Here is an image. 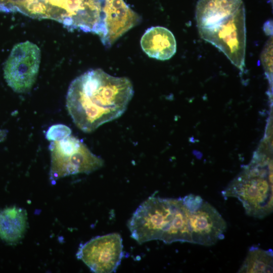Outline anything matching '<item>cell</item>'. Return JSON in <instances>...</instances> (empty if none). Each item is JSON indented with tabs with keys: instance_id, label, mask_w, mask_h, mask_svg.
Segmentation results:
<instances>
[{
	"instance_id": "cell-3",
	"label": "cell",
	"mask_w": 273,
	"mask_h": 273,
	"mask_svg": "<svg viewBox=\"0 0 273 273\" xmlns=\"http://www.w3.org/2000/svg\"><path fill=\"white\" fill-rule=\"evenodd\" d=\"M225 197H235L246 213L262 218L272 211V161L252 160L222 192Z\"/></svg>"
},
{
	"instance_id": "cell-2",
	"label": "cell",
	"mask_w": 273,
	"mask_h": 273,
	"mask_svg": "<svg viewBox=\"0 0 273 273\" xmlns=\"http://www.w3.org/2000/svg\"><path fill=\"white\" fill-rule=\"evenodd\" d=\"M195 18L201 38L218 48L243 72L246 29L242 0H199Z\"/></svg>"
},
{
	"instance_id": "cell-8",
	"label": "cell",
	"mask_w": 273,
	"mask_h": 273,
	"mask_svg": "<svg viewBox=\"0 0 273 273\" xmlns=\"http://www.w3.org/2000/svg\"><path fill=\"white\" fill-rule=\"evenodd\" d=\"M122 239L118 233L97 236L81 244L76 253L94 272H115L123 257Z\"/></svg>"
},
{
	"instance_id": "cell-14",
	"label": "cell",
	"mask_w": 273,
	"mask_h": 273,
	"mask_svg": "<svg viewBox=\"0 0 273 273\" xmlns=\"http://www.w3.org/2000/svg\"><path fill=\"white\" fill-rule=\"evenodd\" d=\"M71 130L67 126L58 124L51 126L46 132V138L49 141H58L70 135Z\"/></svg>"
},
{
	"instance_id": "cell-15",
	"label": "cell",
	"mask_w": 273,
	"mask_h": 273,
	"mask_svg": "<svg viewBox=\"0 0 273 273\" xmlns=\"http://www.w3.org/2000/svg\"><path fill=\"white\" fill-rule=\"evenodd\" d=\"M7 131L5 129H0V142L3 141L6 138Z\"/></svg>"
},
{
	"instance_id": "cell-9",
	"label": "cell",
	"mask_w": 273,
	"mask_h": 273,
	"mask_svg": "<svg viewBox=\"0 0 273 273\" xmlns=\"http://www.w3.org/2000/svg\"><path fill=\"white\" fill-rule=\"evenodd\" d=\"M141 46L149 57L162 61L170 59L176 51L174 35L162 26L148 29L141 38Z\"/></svg>"
},
{
	"instance_id": "cell-4",
	"label": "cell",
	"mask_w": 273,
	"mask_h": 273,
	"mask_svg": "<svg viewBox=\"0 0 273 273\" xmlns=\"http://www.w3.org/2000/svg\"><path fill=\"white\" fill-rule=\"evenodd\" d=\"M178 198L151 196L133 212L128 222L131 237L139 244L161 240L170 226Z\"/></svg>"
},
{
	"instance_id": "cell-6",
	"label": "cell",
	"mask_w": 273,
	"mask_h": 273,
	"mask_svg": "<svg viewBox=\"0 0 273 273\" xmlns=\"http://www.w3.org/2000/svg\"><path fill=\"white\" fill-rule=\"evenodd\" d=\"M181 198L188 211L192 243L209 246L224 238L226 223L213 206L194 194Z\"/></svg>"
},
{
	"instance_id": "cell-7",
	"label": "cell",
	"mask_w": 273,
	"mask_h": 273,
	"mask_svg": "<svg viewBox=\"0 0 273 273\" xmlns=\"http://www.w3.org/2000/svg\"><path fill=\"white\" fill-rule=\"evenodd\" d=\"M41 52L38 47L29 41L16 44L4 67V75L8 85L17 93L29 92L38 73Z\"/></svg>"
},
{
	"instance_id": "cell-5",
	"label": "cell",
	"mask_w": 273,
	"mask_h": 273,
	"mask_svg": "<svg viewBox=\"0 0 273 273\" xmlns=\"http://www.w3.org/2000/svg\"><path fill=\"white\" fill-rule=\"evenodd\" d=\"M49 149L50 178L53 184L66 176L92 173L104 165V161L101 157L94 154L82 141L73 136L53 141Z\"/></svg>"
},
{
	"instance_id": "cell-11",
	"label": "cell",
	"mask_w": 273,
	"mask_h": 273,
	"mask_svg": "<svg viewBox=\"0 0 273 273\" xmlns=\"http://www.w3.org/2000/svg\"><path fill=\"white\" fill-rule=\"evenodd\" d=\"M166 244L180 242L192 243L187 209L182 198H178L174 216L170 228L162 237Z\"/></svg>"
},
{
	"instance_id": "cell-10",
	"label": "cell",
	"mask_w": 273,
	"mask_h": 273,
	"mask_svg": "<svg viewBox=\"0 0 273 273\" xmlns=\"http://www.w3.org/2000/svg\"><path fill=\"white\" fill-rule=\"evenodd\" d=\"M27 227L25 210L16 206L9 207L0 211V238L10 244L22 239Z\"/></svg>"
},
{
	"instance_id": "cell-12",
	"label": "cell",
	"mask_w": 273,
	"mask_h": 273,
	"mask_svg": "<svg viewBox=\"0 0 273 273\" xmlns=\"http://www.w3.org/2000/svg\"><path fill=\"white\" fill-rule=\"evenodd\" d=\"M273 254L271 249L263 250L257 246L249 248L238 272H272Z\"/></svg>"
},
{
	"instance_id": "cell-13",
	"label": "cell",
	"mask_w": 273,
	"mask_h": 273,
	"mask_svg": "<svg viewBox=\"0 0 273 273\" xmlns=\"http://www.w3.org/2000/svg\"><path fill=\"white\" fill-rule=\"evenodd\" d=\"M272 38L268 39L262 51L261 60L266 74L270 83H272Z\"/></svg>"
},
{
	"instance_id": "cell-1",
	"label": "cell",
	"mask_w": 273,
	"mask_h": 273,
	"mask_svg": "<svg viewBox=\"0 0 273 273\" xmlns=\"http://www.w3.org/2000/svg\"><path fill=\"white\" fill-rule=\"evenodd\" d=\"M134 91L129 79L112 76L101 69H92L71 83L66 107L75 125L92 132L121 116Z\"/></svg>"
}]
</instances>
